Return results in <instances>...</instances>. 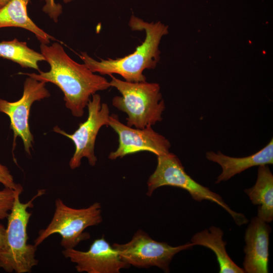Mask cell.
Segmentation results:
<instances>
[{
    "label": "cell",
    "instance_id": "cell-21",
    "mask_svg": "<svg viewBox=\"0 0 273 273\" xmlns=\"http://www.w3.org/2000/svg\"><path fill=\"white\" fill-rule=\"evenodd\" d=\"M5 234L6 228L4 225L0 223V253L4 246Z\"/></svg>",
    "mask_w": 273,
    "mask_h": 273
},
{
    "label": "cell",
    "instance_id": "cell-2",
    "mask_svg": "<svg viewBox=\"0 0 273 273\" xmlns=\"http://www.w3.org/2000/svg\"><path fill=\"white\" fill-rule=\"evenodd\" d=\"M128 25L133 31L145 32V39L142 44L132 54L116 59L98 61L86 52H81L79 57L93 72L109 75L117 74L129 82L146 81L143 72L156 66L160 58L159 45L162 36L168 33V27L160 22H145L134 15L130 17Z\"/></svg>",
    "mask_w": 273,
    "mask_h": 273
},
{
    "label": "cell",
    "instance_id": "cell-4",
    "mask_svg": "<svg viewBox=\"0 0 273 273\" xmlns=\"http://www.w3.org/2000/svg\"><path fill=\"white\" fill-rule=\"evenodd\" d=\"M110 76L111 86L121 95L113 98L112 105L127 114V125L143 129L162 120L165 105L159 84L146 81L129 82L112 74Z\"/></svg>",
    "mask_w": 273,
    "mask_h": 273
},
{
    "label": "cell",
    "instance_id": "cell-8",
    "mask_svg": "<svg viewBox=\"0 0 273 273\" xmlns=\"http://www.w3.org/2000/svg\"><path fill=\"white\" fill-rule=\"evenodd\" d=\"M86 107L88 109L86 120L80 123L73 133H68L58 126L53 128L54 131L70 139L74 144L75 151L69 163L71 169L79 167L83 158L88 160L90 166L96 164L97 158L94 151L96 139L101 128L108 125L109 108L107 104L101 103L99 94L92 95Z\"/></svg>",
    "mask_w": 273,
    "mask_h": 273
},
{
    "label": "cell",
    "instance_id": "cell-19",
    "mask_svg": "<svg viewBox=\"0 0 273 273\" xmlns=\"http://www.w3.org/2000/svg\"><path fill=\"white\" fill-rule=\"evenodd\" d=\"M45 5L42 11L47 13L55 22H57L58 17L62 12V7L60 4H56L55 0H44ZM65 3H68L73 0H63Z\"/></svg>",
    "mask_w": 273,
    "mask_h": 273
},
{
    "label": "cell",
    "instance_id": "cell-11",
    "mask_svg": "<svg viewBox=\"0 0 273 273\" xmlns=\"http://www.w3.org/2000/svg\"><path fill=\"white\" fill-rule=\"evenodd\" d=\"M62 254L76 264L75 269L79 272L119 273L121 269L130 266L104 237L95 240L86 251L64 249Z\"/></svg>",
    "mask_w": 273,
    "mask_h": 273
},
{
    "label": "cell",
    "instance_id": "cell-1",
    "mask_svg": "<svg viewBox=\"0 0 273 273\" xmlns=\"http://www.w3.org/2000/svg\"><path fill=\"white\" fill-rule=\"evenodd\" d=\"M40 48L50 70L48 72L39 70V74H20L56 85L64 94L66 107L74 116L82 117L90 97L98 91L109 88V82L93 72L84 63L79 64L72 59L58 42L51 46L41 43Z\"/></svg>",
    "mask_w": 273,
    "mask_h": 273
},
{
    "label": "cell",
    "instance_id": "cell-9",
    "mask_svg": "<svg viewBox=\"0 0 273 273\" xmlns=\"http://www.w3.org/2000/svg\"><path fill=\"white\" fill-rule=\"evenodd\" d=\"M46 83L30 77L24 83L22 97L14 102L0 98V112L7 115L10 119V127L14 132V142L18 136L22 139L25 150L29 155L34 142L28 123L30 110L33 103L50 96Z\"/></svg>",
    "mask_w": 273,
    "mask_h": 273
},
{
    "label": "cell",
    "instance_id": "cell-3",
    "mask_svg": "<svg viewBox=\"0 0 273 273\" xmlns=\"http://www.w3.org/2000/svg\"><path fill=\"white\" fill-rule=\"evenodd\" d=\"M23 190L17 192L7 217L4 246L0 253V268L9 273L30 272L38 263L35 254L37 247L27 242V229L31 215L27 209L33 207V200L45 191L39 190L30 200L22 203L20 196Z\"/></svg>",
    "mask_w": 273,
    "mask_h": 273
},
{
    "label": "cell",
    "instance_id": "cell-12",
    "mask_svg": "<svg viewBox=\"0 0 273 273\" xmlns=\"http://www.w3.org/2000/svg\"><path fill=\"white\" fill-rule=\"evenodd\" d=\"M269 225L258 217H253L245 235L246 245L243 269L247 273H267Z\"/></svg>",
    "mask_w": 273,
    "mask_h": 273
},
{
    "label": "cell",
    "instance_id": "cell-10",
    "mask_svg": "<svg viewBox=\"0 0 273 273\" xmlns=\"http://www.w3.org/2000/svg\"><path fill=\"white\" fill-rule=\"evenodd\" d=\"M108 125L118 135L119 145L108 158L115 160L141 151H149L157 156L169 152L170 143L165 137L154 131L152 126L143 129L134 128L121 122L118 115H110Z\"/></svg>",
    "mask_w": 273,
    "mask_h": 273
},
{
    "label": "cell",
    "instance_id": "cell-14",
    "mask_svg": "<svg viewBox=\"0 0 273 273\" xmlns=\"http://www.w3.org/2000/svg\"><path fill=\"white\" fill-rule=\"evenodd\" d=\"M252 203L258 206L257 217L267 223L273 220V175L267 165L258 166L255 185L244 190Z\"/></svg>",
    "mask_w": 273,
    "mask_h": 273
},
{
    "label": "cell",
    "instance_id": "cell-13",
    "mask_svg": "<svg viewBox=\"0 0 273 273\" xmlns=\"http://www.w3.org/2000/svg\"><path fill=\"white\" fill-rule=\"evenodd\" d=\"M206 158L209 161L218 164L222 171L217 177L215 184L225 181L237 174L255 166L273 164V139L256 153L244 157H233L222 154L207 152Z\"/></svg>",
    "mask_w": 273,
    "mask_h": 273
},
{
    "label": "cell",
    "instance_id": "cell-6",
    "mask_svg": "<svg viewBox=\"0 0 273 273\" xmlns=\"http://www.w3.org/2000/svg\"><path fill=\"white\" fill-rule=\"evenodd\" d=\"M102 221L100 203L95 202L88 207L76 209L57 198L52 219L46 228L39 232L34 245L37 247L50 236L58 234L61 237V245L65 249L75 248L81 241L89 239V234L84 230Z\"/></svg>",
    "mask_w": 273,
    "mask_h": 273
},
{
    "label": "cell",
    "instance_id": "cell-15",
    "mask_svg": "<svg viewBox=\"0 0 273 273\" xmlns=\"http://www.w3.org/2000/svg\"><path fill=\"white\" fill-rule=\"evenodd\" d=\"M29 0H11L0 9V28L7 27H20L35 34L41 43L49 44L55 39L37 26L28 16Z\"/></svg>",
    "mask_w": 273,
    "mask_h": 273
},
{
    "label": "cell",
    "instance_id": "cell-5",
    "mask_svg": "<svg viewBox=\"0 0 273 273\" xmlns=\"http://www.w3.org/2000/svg\"><path fill=\"white\" fill-rule=\"evenodd\" d=\"M157 164L150 176L146 194L151 196L155 190L163 186H171L188 191L195 200H209L223 208L232 217L239 226L247 223L248 219L241 213L233 210L221 196L194 180L185 171L178 158L170 152L157 156Z\"/></svg>",
    "mask_w": 273,
    "mask_h": 273
},
{
    "label": "cell",
    "instance_id": "cell-17",
    "mask_svg": "<svg viewBox=\"0 0 273 273\" xmlns=\"http://www.w3.org/2000/svg\"><path fill=\"white\" fill-rule=\"evenodd\" d=\"M0 57L10 60L23 68L40 70L38 63L45 61L43 56L29 48L26 42L17 39L0 42Z\"/></svg>",
    "mask_w": 273,
    "mask_h": 273
},
{
    "label": "cell",
    "instance_id": "cell-7",
    "mask_svg": "<svg viewBox=\"0 0 273 273\" xmlns=\"http://www.w3.org/2000/svg\"><path fill=\"white\" fill-rule=\"evenodd\" d=\"M112 246L123 261L129 266L138 268L156 266L168 272L170 263L174 255L192 248L194 245L188 242L178 246H171L167 243L154 240L140 230L127 243H114Z\"/></svg>",
    "mask_w": 273,
    "mask_h": 273
},
{
    "label": "cell",
    "instance_id": "cell-22",
    "mask_svg": "<svg viewBox=\"0 0 273 273\" xmlns=\"http://www.w3.org/2000/svg\"><path fill=\"white\" fill-rule=\"evenodd\" d=\"M11 0H0V9L6 5Z\"/></svg>",
    "mask_w": 273,
    "mask_h": 273
},
{
    "label": "cell",
    "instance_id": "cell-18",
    "mask_svg": "<svg viewBox=\"0 0 273 273\" xmlns=\"http://www.w3.org/2000/svg\"><path fill=\"white\" fill-rule=\"evenodd\" d=\"M21 190H23V187L17 190L7 187L0 190V220L7 218L13 207L16 195Z\"/></svg>",
    "mask_w": 273,
    "mask_h": 273
},
{
    "label": "cell",
    "instance_id": "cell-16",
    "mask_svg": "<svg viewBox=\"0 0 273 273\" xmlns=\"http://www.w3.org/2000/svg\"><path fill=\"white\" fill-rule=\"evenodd\" d=\"M223 231L212 226L195 234L191 239L194 246L201 245L211 249L215 253L219 264L220 273H244L243 268L238 266L229 256L225 249L226 242L222 240Z\"/></svg>",
    "mask_w": 273,
    "mask_h": 273
},
{
    "label": "cell",
    "instance_id": "cell-20",
    "mask_svg": "<svg viewBox=\"0 0 273 273\" xmlns=\"http://www.w3.org/2000/svg\"><path fill=\"white\" fill-rule=\"evenodd\" d=\"M0 184L5 187L14 190L19 189L22 186L15 182L13 175L9 169L0 163Z\"/></svg>",
    "mask_w": 273,
    "mask_h": 273
}]
</instances>
